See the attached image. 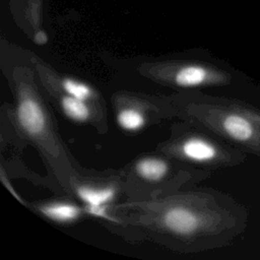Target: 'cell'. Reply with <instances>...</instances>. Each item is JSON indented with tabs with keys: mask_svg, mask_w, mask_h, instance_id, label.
<instances>
[{
	"mask_svg": "<svg viewBox=\"0 0 260 260\" xmlns=\"http://www.w3.org/2000/svg\"><path fill=\"white\" fill-rule=\"evenodd\" d=\"M17 120L29 135H39L46 128L45 114L39 103L30 96H23L19 101L17 106Z\"/></svg>",
	"mask_w": 260,
	"mask_h": 260,
	"instance_id": "1",
	"label": "cell"
},
{
	"mask_svg": "<svg viewBox=\"0 0 260 260\" xmlns=\"http://www.w3.org/2000/svg\"><path fill=\"white\" fill-rule=\"evenodd\" d=\"M61 107L65 115L74 121L82 122L89 117V109L85 102L69 94L62 98Z\"/></svg>",
	"mask_w": 260,
	"mask_h": 260,
	"instance_id": "6",
	"label": "cell"
},
{
	"mask_svg": "<svg viewBox=\"0 0 260 260\" xmlns=\"http://www.w3.org/2000/svg\"><path fill=\"white\" fill-rule=\"evenodd\" d=\"M34 40H35V43L38 45H45L48 41V38L44 31H39L36 34Z\"/></svg>",
	"mask_w": 260,
	"mask_h": 260,
	"instance_id": "12",
	"label": "cell"
},
{
	"mask_svg": "<svg viewBox=\"0 0 260 260\" xmlns=\"http://www.w3.org/2000/svg\"><path fill=\"white\" fill-rule=\"evenodd\" d=\"M41 211L49 218L66 222L76 219L80 214V209L73 204L69 203H51L42 206Z\"/></svg>",
	"mask_w": 260,
	"mask_h": 260,
	"instance_id": "4",
	"label": "cell"
},
{
	"mask_svg": "<svg viewBox=\"0 0 260 260\" xmlns=\"http://www.w3.org/2000/svg\"><path fill=\"white\" fill-rule=\"evenodd\" d=\"M138 174L147 180H158L162 178L167 171V164L158 158L147 157L138 161L136 166Z\"/></svg>",
	"mask_w": 260,
	"mask_h": 260,
	"instance_id": "7",
	"label": "cell"
},
{
	"mask_svg": "<svg viewBox=\"0 0 260 260\" xmlns=\"http://www.w3.org/2000/svg\"><path fill=\"white\" fill-rule=\"evenodd\" d=\"M114 194L115 192L112 188L92 189L80 187L77 190V195L87 205H104L114 197Z\"/></svg>",
	"mask_w": 260,
	"mask_h": 260,
	"instance_id": "8",
	"label": "cell"
},
{
	"mask_svg": "<svg viewBox=\"0 0 260 260\" xmlns=\"http://www.w3.org/2000/svg\"><path fill=\"white\" fill-rule=\"evenodd\" d=\"M117 121L125 130H138L145 123L143 115L133 109H124L120 111L117 116Z\"/></svg>",
	"mask_w": 260,
	"mask_h": 260,
	"instance_id": "9",
	"label": "cell"
},
{
	"mask_svg": "<svg viewBox=\"0 0 260 260\" xmlns=\"http://www.w3.org/2000/svg\"><path fill=\"white\" fill-rule=\"evenodd\" d=\"M208 79V71L201 66H186L175 75V81L180 86L190 87L204 83Z\"/></svg>",
	"mask_w": 260,
	"mask_h": 260,
	"instance_id": "5",
	"label": "cell"
},
{
	"mask_svg": "<svg viewBox=\"0 0 260 260\" xmlns=\"http://www.w3.org/2000/svg\"><path fill=\"white\" fill-rule=\"evenodd\" d=\"M62 86L63 89L67 92V94L82 101H85L88 98H90L92 93L91 89L86 84L71 78H65L62 81Z\"/></svg>",
	"mask_w": 260,
	"mask_h": 260,
	"instance_id": "10",
	"label": "cell"
},
{
	"mask_svg": "<svg viewBox=\"0 0 260 260\" xmlns=\"http://www.w3.org/2000/svg\"><path fill=\"white\" fill-rule=\"evenodd\" d=\"M182 151L186 157L194 161L212 160L217 153L213 144L200 138L186 140L182 145Z\"/></svg>",
	"mask_w": 260,
	"mask_h": 260,
	"instance_id": "3",
	"label": "cell"
},
{
	"mask_svg": "<svg viewBox=\"0 0 260 260\" xmlns=\"http://www.w3.org/2000/svg\"><path fill=\"white\" fill-rule=\"evenodd\" d=\"M86 210H87V212H89L90 214H92L94 216L109 218L104 205H87Z\"/></svg>",
	"mask_w": 260,
	"mask_h": 260,
	"instance_id": "11",
	"label": "cell"
},
{
	"mask_svg": "<svg viewBox=\"0 0 260 260\" xmlns=\"http://www.w3.org/2000/svg\"><path fill=\"white\" fill-rule=\"evenodd\" d=\"M165 224L169 230L180 235H189L199 225L198 216L191 210L183 207L170 209L164 217Z\"/></svg>",
	"mask_w": 260,
	"mask_h": 260,
	"instance_id": "2",
	"label": "cell"
}]
</instances>
